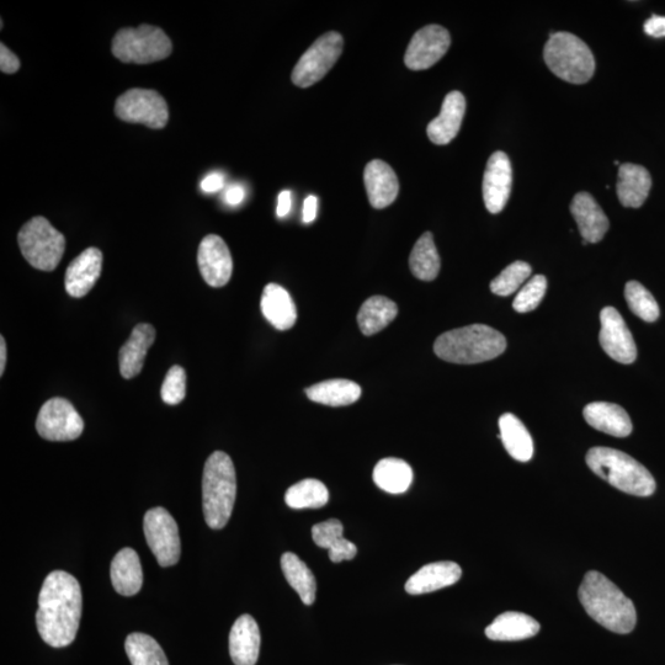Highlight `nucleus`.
I'll return each mask as SVG.
<instances>
[{"label": "nucleus", "mask_w": 665, "mask_h": 665, "mask_svg": "<svg viewBox=\"0 0 665 665\" xmlns=\"http://www.w3.org/2000/svg\"><path fill=\"white\" fill-rule=\"evenodd\" d=\"M125 649L132 665H169L163 648L146 633H131L126 638Z\"/></svg>", "instance_id": "36"}, {"label": "nucleus", "mask_w": 665, "mask_h": 665, "mask_svg": "<svg viewBox=\"0 0 665 665\" xmlns=\"http://www.w3.org/2000/svg\"><path fill=\"white\" fill-rule=\"evenodd\" d=\"M625 297L630 310L645 322H656L661 315L659 306L651 292L638 281H630L625 287Z\"/></svg>", "instance_id": "37"}, {"label": "nucleus", "mask_w": 665, "mask_h": 665, "mask_svg": "<svg viewBox=\"0 0 665 665\" xmlns=\"http://www.w3.org/2000/svg\"><path fill=\"white\" fill-rule=\"evenodd\" d=\"M578 597L587 614L606 630L626 635L635 629V605L604 574L597 571L585 574Z\"/></svg>", "instance_id": "2"}, {"label": "nucleus", "mask_w": 665, "mask_h": 665, "mask_svg": "<svg viewBox=\"0 0 665 665\" xmlns=\"http://www.w3.org/2000/svg\"><path fill=\"white\" fill-rule=\"evenodd\" d=\"M466 113V99L460 92L446 95L440 115L428 125L429 140L434 145H448L459 133Z\"/></svg>", "instance_id": "18"}, {"label": "nucleus", "mask_w": 665, "mask_h": 665, "mask_svg": "<svg viewBox=\"0 0 665 665\" xmlns=\"http://www.w3.org/2000/svg\"><path fill=\"white\" fill-rule=\"evenodd\" d=\"M361 387L350 380H327L308 387L306 395L312 402L324 406L344 407L350 406L361 397Z\"/></svg>", "instance_id": "30"}, {"label": "nucleus", "mask_w": 665, "mask_h": 665, "mask_svg": "<svg viewBox=\"0 0 665 665\" xmlns=\"http://www.w3.org/2000/svg\"><path fill=\"white\" fill-rule=\"evenodd\" d=\"M547 67L558 78L572 84H584L593 78L595 60L585 42L571 33H553L544 49Z\"/></svg>", "instance_id": "6"}, {"label": "nucleus", "mask_w": 665, "mask_h": 665, "mask_svg": "<svg viewBox=\"0 0 665 665\" xmlns=\"http://www.w3.org/2000/svg\"><path fill=\"white\" fill-rule=\"evenodd\" d=\"M643 30H645L647 35L656 37V39H659V37H665V17H661V15H652V17L646 21L645 25H643Z\"/></svg>", "instance_id": "44"}, {"label": "nucleus", "mask_w": 665, "mask_h": 665, "mask_svg": "<svg viewBox=\"0 0 665 665\" xmlns=\"http://www.w3.org/2000/svg\"><path fill=\"white\" fill-rule=\"evenodd\" d=\"M111 583L117 593L132 597L140 592L143 584V571L137 552L122 549L111 562Z\"/></svg>", "instance_id": "27"}, {"label": "nucleus", "mask_w": 665, "mask_h": 665, "mask_svg": "<svg viewBox=\"0 0 665 665\" xmlns=\"http://www.w3.org/2000/svg\"><path fill=\"white\" fill-rule=\"evenodd\" d=\"M162 399L170 406L182 403L186 395V374L183 367L175 365L170 367L166 379H164Z\"/></svg>", "instance_id": "40"}, {"label": "nucleus", "mask_w": 665, "mask_h": 665, "mask_svg": "<svg viewBox=\"0 0 665 665\" xmlns=\"http://www.w3.org/2000/svg\"><path fill=\"white\" fill-rule=\"evenodd\" d=\"M318 209V199L316 196H307L303 202L302 220L305 223H311L316 220Z\"/></svg>", "instance_id": "47"}, {"label": "nucleus", "mask_w": 665, "mask_h": 665, "mask_svg": "<svg viewBox=\"0 0 665 665\" xmlns=\"http://www.w3.org/2000/svg\"><path fill=\"white\" fill-rule=\"evenodd\" d=\"M585 460L595 475L621 492L637 497H649L656 491V481L651 472L625 452L610 448H593L588 451Z\"/></svg>", "instance_id": "5"}, {"label": "nucleus", "mask_w": 665, "mask_h": 665, "mask_svg": "<svg viewBox=\"0 0 665 665\" xmlns=\"http://www.w3.org/2000/svg\"><path fill=\"white\" fill-rule=\"evenodd\" d=\"M156 340V329L151 324H138L131 333V337L120 349L119 364L121 376L130 380L136 377L143 369L148 349Z\"/></svg>", "instance_id": "23"}, {"label": "nucleus", "mask_w": 665, "mask_h": 665, "mask_svg": "<svg viewBox=\"0 0 665 665\" xmlns=\"http://www.w3.org/2000/svg\"><path fill=\"white\" fill-rule=\"evenodd\" d=\"M507 349V339L484 324L454 329L441 334L434 344L435 354L452 364L473 365L498 358Z\"/></svg>", "instance_id": "3"}, {"label": "nucleus", "mask_w": 665, "mask_h": 665, "mask_svg": "<svg viewBox=\"0 0 665 665\" xmlns=\"http://www.w3.org/2000/svg\"><path fill=\"white\" fill-rule=\"evenodd\" d=\"M5 364H7V344L4 337L0 338V375H4Z\"/></svg>", "instance_id": "49"}, {"label": "nucleus", "mask_w": 665, "mask_h": 665, "mask_svg": "<svg viewBox=\"0 0 665 665\" xmlns=\"http://www.w3.org/2000/svg\"><path fill=\"white\" fill-rule=\"evenodd\" d=\"M20 69V60L7 46H0V71L7 74L17 73Z\"/></svg>", "instance_id": "43"}, {"label": "nucleus", "mask_w": 665, "mask_h": 665, "mask_svg": "<svg viewBox=\"0 0 665 665\" xmlns=\"http://www.w3.org/2000/svg\"><path fill=\"white\" fill-rule=\"evenodd\" d=\"M600 322L599 342L605 353L617 363H635L636 343L620 312L614 307H605L600 312Z\"/></svg>", "instance_id": "14"}, {"label": "nucleus", "mask_w": 665, "mask_h": 665, "mask_svg": "<svg viewBox=\"0 0 665 665\" xmlns=\"http://www.w3.org/2000/svg\"><path fill=\"white\" fill-rule=\"evenodd\" d=\"M244 199H246V189L241 184L231 185L223 196V200L230 206L241 205Z\"/></svg>", "instance_id": "46"}, {"label": "nucleus", "mask_w": 665, "mask_h": 665, "mask_svg": "<svg viewBox=\"0 0 665 665\" xmlns=\"http://www.w3.org/2000/svg\"><path fill=\"white\" fill-rule=\"evenodd\" d=\"M328 553L332 562L339 563L354 560L356 553H358V549H356L353 542L347 539H342L338 541L332 549H329Z\"/></svg>", "instance_id": "42"}, {"label": "nucleus", "mask_w": 665, "mask_h": 665, "mask_svg": "<svg viewBox=\"0 0 665 665\" xmlns=\"http://www.w3.org/2000/svg\"><path fill=\"white\" fill-rule=\"evenodd\" d=\"M571 212L576 220L583 241L599 243L609 231L610 221L604 211L589 193H578L571 204Z\"/></svg>", "instance_id": "20"}, {"label": "nucleus", "mask_w": 665, "mask_h": 665, "mask_svg": "<svg viewBox=\"0 0 665 665\" xmlns=\"http://www.w3.org/2000/svg\"><path fill=\"white\" fill-rule=\"evenodd\" d=\"M500 434L505 450L519 462H528L534 456V441L523 422L512 413H505L499 418Z\"/></svg>", "instance_id": "29"}, {"label": "nucleus", "mask_w": 665, "mask_h": 665, "mask_svg": "<svg viewBox=\"0 0 665 665\" xmlns=\"http://www.w3.org/2000/svg\"><path fill=\"white\" fill-rule=\"evenodd\" d=\"M83 609L82 589L67 572L49 574L39 595L37 630L47 645L62 648L76 640Z\"/></svg>", "instance_id": "1"}, {"label": "nucleus", "mask_w": 665, "mask_h": 665, "mask_svg": "<svg viewBox=\"0 0 665 665\" xmlns=\"http://www.w3.org/2000/svg\"><path fill=\"white\" fill-rule=\"evenodd\" d=\"M651 188V174L645 167L632 163L621 164L616 189L622 206L638 209L645 204Z\"/></svg>", "instance_id": "26"}, {"label": "nucleus", "mask_w": 665, "mask_h": 665, "mask_svg": "<svg viewBox=\"0 0 665 665\" xmlns=\"http://www.w3.org/2000/svg\"><path fill=\"white\" fill-rule=\"evenodd\" d=\"M292 206V196L289 190L281 191L278 199V209L276 215L283 218L289 215Z\"/></svg>", "instance_id": "48"}, {"label": "nucleus", "mask_w": 665, "mask_h": 665, "mask_svg": "<svg viewBox=\"0 0 665 665\" xmlns=\"http://www.w3.org/2000/svg\"><path fill=\"white\" fill-rule=\"evenodd\" d=\"M409 268L417 279L423 281H433L439 275L441 260L432 233L425 232L418 239L409 257Z\"/></svg>", "instance_id": "34"}, {"label": "nucleus", "mask_w": 665, "mask_h": 665, "mask_svg": "<svg viewBox=\"0 0 665 665\" xmlns=\"http://www.w3.org/2000/svg\"><path fill=\"white\" fill-rule=\"evenodd\" d=\"M397 315L398 307L395 302L383 296L371 297L364 302L359 311L360 331L367 337L377 334L391 324Z\"/></svg>", "instance_id": "31"}, {"label": "nucleus", "mask_w": 665, "mask_h": 665, "mask_svg": "<svg viewBox=\"0 0 665 665\" xmlns=\"http://www.w3.org/2000/svg\"><path fill=\"white\" fill-rule=\"evenodd\" d=\"M374 482L382 491L391 494L407 492L413 482L412 467L406 461L388 457L376 465L374 470Z\"/></svg>", "instance_id": "33"}, {"label": "nucleus", "mask_w": 665, "mask_h": 665, "mask_svg": "<svg viewBox=\"0 0 665 665\" xmlns=\"http://www.w3.org/2000/svg\"><path fill=\"white\" fill-rule=\"evenodd\" d=\"M513 185V168L510 159L502 151L488 159L483 177V199L491 214H499L509 200Z\"/></svg>", "instance_id": "15"}, {"label": "nucleus", "mask_w": 665, "mask_h": 665, "mask_svg": "<svg viewBox=\"0 0 665 665\" xmlns=\"http://www.w3.org/2000/svg\"><path fill=\"white\" fill-rule=\"evenodd\" d=\"M367 196L372 207L385 209L395 202L399 193V182L395 170L386 162L375 159L367 163L364 172Z\"/></svg>", "instance_id": "19"}, {"label": "nucleus", "mask_w": 665, "mask_h": 665, "mask_svg": "<svg viewBox=\"0 0 665 665\" xmlns=\"http://www.w3.org/2000/svg\"><path fill=\"white\" fill-rule=\"evenodd\" d=\"M37 433L49 441H72L84 430V420L65 398H51L41 407L36 420Z\"/></svg>", "instance_id": "12"}, {"label": "nucleus", "mask_w": 665, "mask_h": 665, "mask_svg": "<svg viewBox=\"0 0 665 665\" xmlns=\"http://www.w3.org/2000/svg\"><path fill=\"white\" fill-rule=\"evenodd\" d=\"M450 45V33L443 26H425L409 42L404 63L412 71H424L438 63L449 51Z\"/></svg>", "instance_id": "13"}, {"label": "nucleus", "mask_w": 665, "mask_h": 665, "mask_svg": "<svg viewBox=\"0 0 665 665\" xmlns=\"http://www.w3.org/2000/svg\"><path fill=\"white\" fill-rule=\"evenodd\" d=\"M461 576L462 569L455 562L430 563L408 579L406 592L411 595L433 593L459 582Z\"/></svg>", "instance_id": "21"}, {"label": "nucleus", "mask_w": 665, "mask_h": 665, "mask_svg": "<svg viewBox=\"0 0 665 665\" xmlns=\"http://www.w3.org/2000/svg\"><path fill=\"white\" fill-rule=\"evenodd\" d=\"M18 242L23 257L37 270H55L65 254V236L45 217L26 222L18 234Z\"/></svg>", "instance_id": "7"}, {"label": "nucleus", "mask_w": 665, "mask_h": 665, "mask_svg": "<svg viewBox=\"0 0 665 665\" xmlns=\"http://www.w3.org/2000/svg\"><path fill=\"white\" fill-rule=\"evenodd\" d=\"M225 188V177L221 173H211L201 182V189L206 194L217 193Z\"/></svg>", "instance_id": "45"}, {"label": "nucleus", "mask_w": 665, "mask_h": 665, "mask_svg": "<svg viewBox=\"0 0 665 665\" xmlns=\"http://www.w3.org/2000/svg\"><path fill=\"white\" fill-rule=\"evenodd\" d=\"M547 290V280L544 275H535L523 289L518 292L513 302L516 312L528 313L536 310L544 299Z\"/></svg>", "instance_id": "39"}, {"label": "nucleus", "mask_w": 665, "mask_h": 665, "mask_svg": "<svg viewBox=\"0 0 665 665\" xmlns=\"http://www.w3.org/2000/svg\"><path fill=\"white\" fill-rule=\"evenodd\" d=\"M111 51L121 62L148 65L169 57L173 45L162 29L145 24L136 29L120 30L114 37Z\"/></svg>", "instance_id": "8"}, {"label": "nucleus", "mask_w": 665, "mask_h": 665, "mask_svg": "<svg viewBox=\"0 0 665 665\" xmlns=\"http://www.w3.org/2000/svg\"><path fill=\"white\" fill-rule=\"evenodd\" d=\"M281 568H283L287 583L300 595L302 603L313 605L316 600L317 583L306 563L295 553L286 552L281 557Z\"/></svg>", "instance_id": "32"}, {"label": "nucleus", "mask_w": 665, "mask_h": 665, "mask_svg": "<svg viewBox=\"0 0 665 665\" xmlns=\"http://www.w3.org/2000/svg\"><path fill=\"white\" fill-rule=\"evenodd\" d=\"M198 264L202 278L212 287L225 286L232 278L233 260L230 249L216 234H209L202 239Z\"/></svg>", "instance_id": "16"}, {"label": "nucleus", "mask_w": 665, "mask_h": 665, "mask_svg": "<svg viewBox=\"0 0 665 665\" xmlns=\"http://www.w3.org/2000/svg\"><path fill=\"white\" fill-rule=\"evenodd\" d=\"M540 632V624L534 617L508 611L499 615L486 629V636L492 641H521Z\"/></svg>", "instance_id": "28"}, {"label": "nucleus", "mask_w": 665, "mask_h": 665, "mask_svg": "<svg viewBox=\"0 0 665 665\" xmlns=\"http://www.w3.org/2000/svg\"><path fill=\"white\" fill-rule=\"evenodd\" d=\"M343 524L337 519L323 521L312 528L313 541L322 549H332L338 541L344 539Z\"/></svg>", "instance_id": "41"}, {"label": "nucleus", "mask_w": 665, "mask_h": 665, "mask_svg": "<svg viewBox=\"0 0 665 665\" xmlns=\"http://www.w3.org/2000/svg\"><path fill=\"white\" fill-rule=\"evenodd\" d=\"M260 631L257 621L250 615H242L234 622L230 633V654L236 665H255L258 662Z\"/></svg>", "instance_id": "22"}, {"label": "nucleus", "mask_w": 665, "mask_h": 665, "mask_svg": "<svg viewBox=\"0 0 665 665\" xmlns=\"http://www.w3.org/2000/svg\"><path fill=\"white\" fill-rule=\"evenodd\" d=\"M343 36L335 31L319 37L297 62L291 79L297 87L308 88L321 81L342 56Z\"/></svg>", "instance_id": "9"}, {"label": "nucleus", "mask_w": 665, "mask_h": 665, "mask_svg": "<svg viewBox=\"0 0 665 665\" xmlns=\"http://www.w3.org/2000/svg\"><path fill=\"white\" fill-rule=\"evenodd\" d=\"M103 253L98 248H88L72 260L66 273L65 285L69 296L81 299L89 294L100 278Z\"/></svg>", "instance_id": "17"}, {"label": "nucleus", "mask_w": 665, "mask_h": 665, "mask_svg": "<svg viewBox=\"0 0 665 665\" xmlns=\"http://www.w3.org/2000/svg\"><path fill=\"white\" fill-rule=\"evenodd\" d=\"M148 546L156 556L159 566L177 565L182 545L177 523L164 508L148 510L143 523Z\"/></svg>", "instance_id": "11"}, {"label": "nucleus", "mask_w": 665, "mask_h": 665, "mask_svg": "<svg viewBox=\"0 0 665 665\" xmlns=\"http://www.w3.org/2000/svg\"><path fill=\"white\" fill-rule=\"evenodd\" d=\"M583 416L590 427L616 438H626L632 433L631 418L619 404L590 403L584 408Z\"/></svg>", "instance_id": "24"}, {"label": "nucleus", "mask_w": 665, "mask_h": 665, "mask_svg": "<svg viewBox=\"0 0 665 665\" xmlns=\"http://www.w3.org/2000/svg\"><path fill=\"white\" fill-rule=\"evenodd\" d=\"M329 492L324 483L313 478L287 489L285 502L292 509H319L328 503Z\"/></svg>", "instance_id": "35"}, {"label": "nucleus", "mask_w": 665, "mask_h": 665, "mask_svg": "<svg viewBox=\"0 0 665 665\" xmlns=\"http://www.w3.org/2000/svg\"><path fill=\"white\" fill-rule=\"evenodd\" d=\"M115 114L122 121L163 129L169 120L166 99L156 90L131 89L116 100Z\"/></svg>", "instance_id": "10"}, {"label": "nucleus", "mask_w": 665, "mask_h": 665, "mask_svg": "<svg viewBox=\"0 0 665 665\" xmlns=\"http://www.w3.org/2000/svg\"><path fill=\"white\" fill-rule=\"evenodd\" d=\"M532 269L528 263L515 262L505 268L496 279L492 280L491 290L498 296H510L518 291L531 276Z\"/></svg>", "instance_id": "38"}, {"label": "nucleus", "mask_w": 665, "mask_h": 665, "mask_svg": "<svg viewBox=\"0 0 665 665\" xmlns=\"http://www.w3.org/2000/svg\"><path fill=\"white\" fill-rule=\"evenodd\" d=\"M237 478L233 461L226 452L215 451L207 459L202 476V503L206 524L211 529L225 528L236 502Z\"/></svg>", "instance_id": "4"}, {"label": "nucleus", "mask_w": 665, "mask_h": 665, "mask_svg": "<svg viewBox=\"0 0 665 665\" xmlns=\"http://www.w3.org/2000/svg\"><path fill=\"white\" fill-rule=\"evenodd\" d=\"M263 316L278 331H289L297 321V310L294 300L283 286L269 284L265 286L260 301Z\"/></svg>", "instance_id": "25"}]
</instances>
